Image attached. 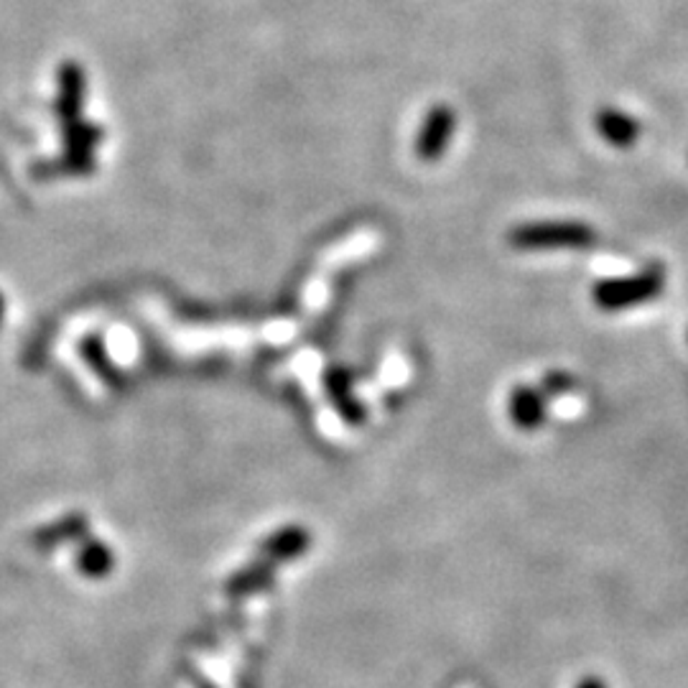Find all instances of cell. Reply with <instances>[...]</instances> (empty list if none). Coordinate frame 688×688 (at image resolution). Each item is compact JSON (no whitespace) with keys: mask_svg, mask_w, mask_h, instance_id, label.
I'll return each mask as SVG.
<instances>
[{"mask_svg":"<svg viewBox=\"0 0 688 688\" xmlns=\"http://www.w3.org/2000/svg\"><path fill=\"white\" fill-rule=\"evenodd\" d=\"M590 238V232L584 228H576V225H551V228H525L515 234L518 246L525 248H561V246H584Z\"/></svg>","mask_w":688,"mask_h":688,"instance_id":"6da1fadb","label":"cell"},{"mask_svg":"<svg viewBox=\"0 0 688 688\" xmlns=\"http://www.w3.org/2000/svg\"><path fill=\"white\" fill-rule=\"evenodd\" d=\"M660 273H650L645 279H637L633 283H607L597 291V296L604 306H623V304H635L637 299L650 296V293L660 291Z\"/></svg>","mask_w":688,"mask_h":688,"instance_id":"7a4b0ae2","label":"cell"},{"mask_svg":"<svg viewBox=\"0 0 688 688\" xmlns=\"http://www.w3.org/2000/svg\"><path fill=\"white\" fill-rule=\"evenodd\" d=\"M87 531H90V525H87L85 515H66L33 535V543H37L39 549H54V545L59 543L85 541Z\"/></svg>","mask_w":688,"mask_h":688,"instance_id":"3957f363","label":"cell"},{"mask_svg":"<svg viewBox=\"0 0 688 688\" xmlns=\"http://www.w3.org/2000/svg\"><path fill=\"white\" fill-rule=\"evenodd\" d=\"M77 569L87 578H105L115 569V553L103 541H85L77 551Z\"/></svg>","mask_w":688,"mask_h":688,"instance_id":"277c9868","label":"cell"},{"mask_svg":"<svg viewBox=\"0 0 688 688\" xmlns=\"http://www.w3.org/2000/svg\"><path fill=\"white\" fill-rule=\"evenodd\" d=\"M451 133V113L439 111L431 115V121L426 123V128L421 133V154L424 156H436L447 144V136Z\"/></svg>","mask_w":688,"mask_h":688,"instance_id":"5b68a950","label":"cell"},{"mask_svg":"<svg viewBox=\"0 0 688 688\" xmlns=\"http://www.w3.org/2000/svg\"><path fill=\"white\" fill-rule=\"evenodd\" d=\"M602 131L604 136H607L609 140H615V144H630V140H635V123L627 121L625 115H604L602 117Z\"/></svg>","mask_w":688,"mask_h":688,"instance_id":"8992f818","label":"cell"}]
</instances>
